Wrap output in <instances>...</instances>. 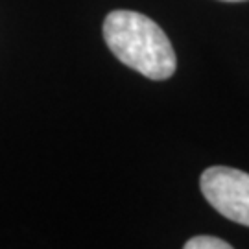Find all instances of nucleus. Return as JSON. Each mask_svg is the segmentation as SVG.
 <instances>
[{
    "mask_svg": "<svg viewBox=\"0 0 249 249\" xmlns=\"http://www.w3.org/2000/svg\"><path fill=\"white\" fill-rule=\"evenodd\" d=\"M223 2H246V0H223Z\"/></svg>",
    "mask_w": 249,
    "mask_h": 249,
    "instance_id": "obj_4",
    "label": "nucleus"
},
{
    "mask_svg": "<svg viewBox=\"0 0 249 249\" xmlns=\"http://www.w3.org/2000/svg\"><path fill=\"white\" fill-rule=\"evenodd\" d=\"M199 188L214 211L249 227V174L231 166H211L201 174Z\"/></svg>",
    "mask_w": 249,
    "mask_h": 249,
    "instance_id": "obj_2",
    "label": "nucleus"
},
{
    "mask_svg": "<svg viewBox=\"0 0 249 249\" xmlns=\"http://www.w3.org/2000/svg\"><path fill=\"white\" fill-rule=\"evenodd\" d=\"M183 249H234L231 244H227L222 238H216V236H209V234H199L194 236L185 244Z\"/></svg>",
    "mask_w": 249,
    "mask_h": 249,
    "instance_id": "obj_3",
    "label": "nucleus"
},
{
    "mask_svg": "<svg viewBox=\"0 0 249 249\" xmlns=\"http://www.w3.org/2000/svg\"><path fill=\"white\" fill-rule=\"evenodd\" d=\"M104 39L118 61L150 80H168L176 72L178 57L170 39L142 13L111 11L104 20Z\"/></svg>",
    "mask_w": 249,
    "mask_h": 249,
    "instance_id": "obj_1",
    "label": "nucleus"
}]
</instances>
